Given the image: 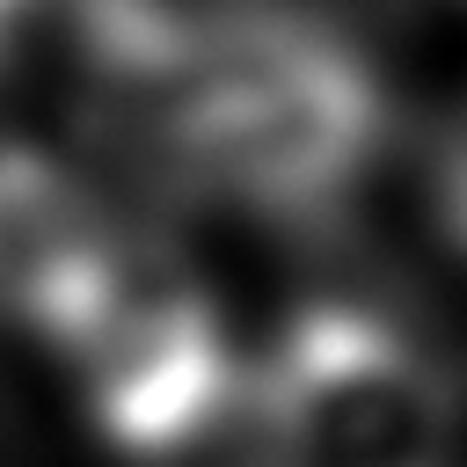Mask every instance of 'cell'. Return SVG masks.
I'll return each instance as SVG.
<instances>
[{
  "instance_id": "6da1fadb",
  "label": "cell",
  "mask_w": 467,
  "mask_h": 467,
  "mask_svg": "<svg viewBox=\"0 0 467 467\" xmlns=\"http://www.w3.org/2000/svg\"><path fill=\"white\" fill-rule=\"evenodd\" d=\"M131 73L161 88V153L255 212L336 204L387 131L358 51L285 15H197Z\"/></svg>"
},
{
  "instance_id": "7a4b0ae2",
  "label": "cell",
  "mask_w": 467,
  "mask_h": 467,
  "mask_svg": "<svg viewBox=\"0 0 467 467\" xmlns=\"http://www.w3.org/2000/svg\"><path fill=\"white\" fill-rule=\"evenodd\" d=\"M51 343L66 350L102 438L131 460L153 452L248 365L234 358L197 263L153 226H117Z\"/></svg>"
},
{
  "instance_id": "3957f363",
  "label": "cell",
  "mask_w": 467,
  "mask_h": 467,
  "mask_svg": "<svg viewBox=\"0 0 467 467\" xmlns=\"http://www.w3.org/2000/svg\"><path fill=\"white\" fill-rule=\"evenodd\" d=\"M277 467H438L452 372L387 314L321 299L255 358Z\"/></svg>"
},
{
  "instance_id": "277c9868",
  "label": "cell",
  "mask_w": 467,
  "mask_h": 467,
  "mask_svg": "<svg viewBox=\"0 0 467 467\" xmlns=\"http://www.w3.org/2000/svg\"><path fill=\"white\" fill-rule=\"evenodd\" d=\"M117 226L124 219L73 161L44 146H0V314L51 336Z\"/></svg>"
},
{
  "instance_id": "5b68a950",
  "label": "cell",
  "mask_w": 467,
  "mask_h": 467,
  "mask_svg": "<svg viewBox=\"0 0 467 467\" xmlns=\"http://www.w3.org/2000/svg\"><path fill=\"white\" fill-rule=\"evenodd\" d=\"M438 182H445V219L467 234V117L452 124V139H445V161H438Z\"/></svg>"
},
{
  "instance_id": "8992f818",
  "label": "cell",
  "mask_w": 467,
  "mask_h": 467,
  "mask_svg": "<svg viewBox=\"0 0 467 467\" xmlns=\"http://www.w3.org/2000/svg\"><path fill=\"white\" fill-rule=\"evenodd\" d=\"M22 7H29V0H0V36H7L15 22H22Z\"/></svg>"
}]
</instances>
